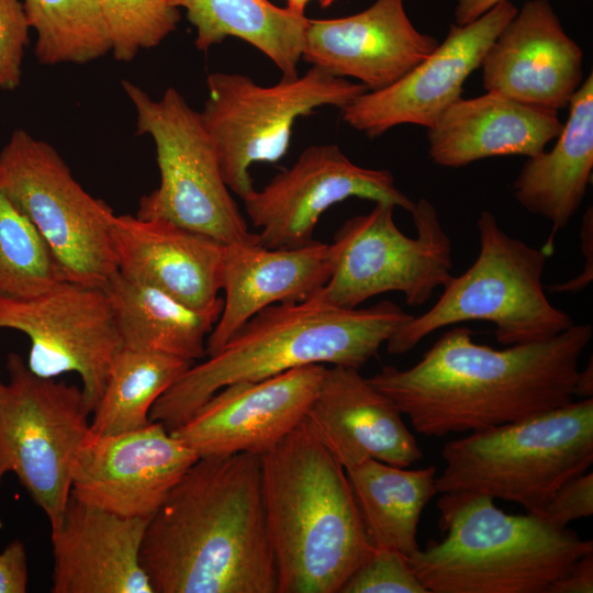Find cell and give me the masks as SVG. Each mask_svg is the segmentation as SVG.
<instances>
[{
    "label": "cell",
    "mask_w": 593,
    "mask_h": 593,
    "mask_svg": "<svg viewBox=\"0 0 593 593\" xmlns=\"http://www.w3.org/2000/svg\"><path fill=\"white\" fill-rule=\"evenodd\" d=\"M517 10L504 0L468 24H451L430 55L394 83L357 97L340 109L342 120L370 138L401 124L432 127L461 98L463 83Z\"/></svg>",
    "instance_id": "2e32d148"
},
{
    "label": "cell",
    "mask_w": 593,
    "mask_h": 593,
    "mask_svg": "<svg viewBox=\"0 0 593 593\" xmlns=\"http://www.w3.org/2000/svg\"><path fill=\"white\" fill-rule=\"evenodd\" d=\"M325 366L309 365L215 392L170 433L199 458L262 455L306 416Z\"/></svg>",
    "instance_id": "e0dca14e"
},
{
    "label": "cell",
    "mask_w": 593,
    "mask_h": 593,
    "mask_svg": "<svg viewBox=\"0 0 593 593\" xmlns=\"http://www.w3.org/2000/svg\"><path fill=\"white\" fill-rule=\"evenodd\" d=\"M119 61H131L142 49L158 46L180 21L169 0H98Z\"/></svg>",
    "instance_id": "1f68e13d"
},
{
    "label": "cell",
    "mask_w": 593,
    "mask_h": 593,
    "mask_svg": "<svg viewBox=\"0 0 593 593\" xmlns=\"http://www.w3.org/2000/svg\"><path fill=\"white\" fill-rule=\"evenodd\" d=\"M27 580L25 546L14 540L0 553V593H24Z\"/></svg>",
    "instance_id": "d590c367"
},
{
    "label": "cell",
    "mask_w": 593,
    "mask_h": 593,
    "mask_svg": "<svg viewBox=\"0 0 593 593\" xmlns=\"http://www.w3.org/2000/svg\"><path fill=\"white\" fill-rule=\"evenodd\" d=\"M438 44L436 37L414 26L404 0H376L348 16L309 19L302 59L376 91L406 75Z\"/></svg>",
    "instance_id": "d6986e66"
},
{
    "label": "cell",
    "mask_w": 593,
    "mask_h": 593,
    "mask_svg": "<svg viewBox=\"0 0 593 593\" xmlns=\"http://www.w3.org/2000/svg\"><path fill=\"white\" fill-rule=\"evenodd\" d=\"M501 1L504 0H457L454 10L455 23L458 25L468 24Z\"/></svg>",
    "instance_id": "f35d334b"
},
{
    "label": "cell",
    "mask_w": 593,
    "mask_h": 593,
    "mask_svg": "<svg viewBox=\"0 0 593 593\" xmlns=\"http://www.w3.org/2000/svg\"><path fill=\"white\" fill-rule=\"evenodd\" d=\"M456 326L407 369L384 366L368 378L411 421L415 432L444 437L529 418L573 401L579 359L591 324L496 349Z\"/></svg>",
    "instance_id": "6da1fadb"
},
{
    "label": "cell",
    "mask_w": 593,
    "mask_h": 593,
    "mask_svg": "<svg viewBox=\"0 0 593 593\" xmlns=\"http://www.w3.org/2000/svg\"><path fill=\"white\" fill-rule=\"evenodd\" d=\"M0 328L29 337L26 365L35 374L76 372L92 413L122 347L104 289L63 280L33 296H0Z\"/></svg>",
    "instance_id": "4fadbf2b"
},
{
    "label": "cell",
    "mask_w": 593,
    "mask_h": 593,
    "mask_svg": "<svg viewBox=\"0 0 593 593\" xmlns=\"http://www.w3.org/2000/svg\"><path fill=\"white\" fill-rule=\"evenodd\" d=\"M569 114L553 147L527 157L514 181V198L526 211L551 224L544 247L550 256L555 237L581 206L593 172V75L569 103Z\"/></svg>",
    "instance_id": "d4e9b609"
},
{
    "label": "cell",
    "mask_w": 593,
    "mask_h": 593,
    "mask_svg": "<svg viewBox=\"0 0 593 593\" xmlns=\"http://www.w3.org/2000/svg\"><path fill=\"white\" fill-rule=\"evenodd\" d=\"M437 506L443 539L409 557L428 593H545L593 551L574 530L506 514L488 495L443 493Z\"/></svg>",
    "instance_id": "5b68a950"
},
{
    "label": "cell",
    "mask_w": 593,
    "mask_h": 593,
    "mask_svg": "<svg viewBox=\"0 0 593 593\" xmlns=\"http://www.w3.org/2000/svg\"><path fill=\"white\" fill-rule=\"evenodd\" d=\"M593 514V473L584 472L563 483L539 516L558 527Z\"/></svg>",
    "instance_id": "e575fe53"
},
{
    "label": "cell",
    "mask_w": 593,
    "mask_h": 593,
    "mask_svg": "<svg viewBox=\"0 0 593 593\" xmlns=\"http://www.w3.org/2000/svg\"><path fill=\"white\" fill-rule=\"evenodd\" d=\"M111 240L116 269L125 278L160 289L198 309L223 301L224 244L161 219L114 214Z\"/></svg>",
    "instance_id": "603a6c76"
},
{
    "label": "cell",
    "mask_w": 593,
    "mask_h": 593,
    "mask_svg": "<svg viewBox=\"0 0 593 593\" xmlns=\"http://www.w3.org/2000/svg\"><path fill=\"white\" fill-rule=\"evenodd\" d=\"M480 68L486 92L558 112L583 82V52L548 0H529L488 47Z\"/></svg>",
    "instance_id": "ac0fdd59"
},
{
    "label": "cell",
    "mask_w": 593,
    "mask_h": 593,
    "mask_svg": "<svg viewBox=\"0 0 593 593\" xmlns=\"http://www.w3.org/2000/svg\"><path fill=\"white\" fill-rule=\"evenodd\" d=\"M345 470L373 546L411 557L419 549L421 515L437 493L436 468L407 470L367 459Z\"/></svg>",
    "instance_id": "83f0119b"
},
{
    "label": "cell",
    "mask_w": 593,
    "mask_h": 593,
    "mask_svg": "<svg viewBox=\"0 0 593 593\" xmlns=\"http://www.w3.org/2000/svg\"><path fill=\"white\" fill-rule=\"evenodd\" d=\"M440 493L514 502L539 515L553 493L593 462V398L448 441Z\"/></svg>",
    "instance_id": "8992f818"
},
{
    "label": "cell",
    "mask_w": 593,
    "mask_h": 593,
    "mask_svg": "<svg viewBox=\"0 0 593 593\" xmlns=\"http://www.w3.org/2000/svg\"><path fill=\"white\" fill-rule=\"evenodd\" d=\"M477 226L480 249L473 264L451 276L435 304L388 339L389 354L409 353L435 331L471 321L494 324L504 346L547 340L574 324L546 295L545 250L506 234L489 211L481 212Z\"/></svg>",
    "instance_id": "52a82bcc"
},
{
    "label": "cell",
    "mask_w": 593,
    "mask_h": 593,
    "mask_svg": "<svg viewBox=\"0 0 593 593\" xmlns=\"http://www.w3.org/2000/svg\"><path fill=\"white\" fill-rule=\"evenodd\" d=\"M286 1H287L286 8H288L294 13L305 15L304 14L305 8L311 0H286ZM316 1L320 3L322 8H327L337 0H316Z\"/></svg>",
    "instance_id": "60d3db41"
},
{
    "label": "cell",
    "mask_w": 593,
    "mask_h": 593,
    "mask_svg": "<svg viewBox=\"0 0 593 593\" xmlns=\"http://www.w3.org/2000/svg\"><path fill=\"white\" fill-rule=\"evenodd\" d=\"M260 465L277 593H340L376 548L345 468L305 418Z\"/></svg>",
    "instance_id": "3957f363"
},
{
    "label": "cell",
    "mask_w": 593,
    "mask_h": 593,
    "mask_svg": "<svg viewBox=\"0 0 593 593\" xmlns=\"http://www.w3.org/2000/svg\"><path fill=\"white\" fill-rule=\"evenodd\" d=\"M332 273L329 244L269 248L258 235L224 244L221 264L223 309L206 339V357L217 353L254 315L275 304L306 301Z\"/></svg>",
    "instance_id": "7402d4cb"
},
{
    "label": "cell",
    "mask_w": 593,
    "mask_h": 593,
    "mask_svg": "<svg viewBox=\"0 0 593 593\" xmlns=\"http://www.w3.org/2000/svg\"><path fill=\"white\" fill-rule=\"evenodd\" d=\"M36 34L35 56L46 66L83 65L111 52L98 0H21Z\"/></svg>",
    "instance_id": "f546056e"
},
{
    "label": "cell",
    "mask_w": 593,
    "mask_h": 593,
    "mask_svg": "<svg viewBox=\"0 0 593 593\" xmlns=\"http://www.w3.org/2000/svg\"><path fill=\"white\" fill-rule=\"evenodd\" d=\"M349 198L385 202L412 212L415 202L387 169L361 167L335 144L311 145L295 163L260 191L243 199L258 240L269 248H294L314 242L320 217Z\"/></svg>",
    "instance_id": "5bb4252c"
},
{
    "label": "cell",
    "mask_w": 593,
    "mask_h": 593,
    "mask_svg": "<svg viewBox=\"0 0 593 593\" xmlns=\"http://www.w3.org/2000/svg\"><path fill=\"white\" fill-rule=\"evenodd\" d=\"M0 180L45 239L65 280L103 289L118 271L111 206L80 186L51 144L22 128L0 152Z\"/></svg>",
    "instance_id": "7c38bea8"
},
{
    "label": "cell",
    "mask_w": 593,
    "mask_h": 593,
    "mask_svg": "<svg viewBox=\"0 0 593 593\" xmlns=\"http://www.w3.org/2000/svg\"><path fill=\"white\" fill-rule=\"evenodd\" d=\"M396 206L374 202L367 214L344 222L329 244L332 273L315 294L343 309L401 292L410 306L427 303L452 276V247L434 204L418 199L411 214L416 236L402 233L394 221Z\"/></svg>",
    "instance_id": "30bf717a"
},
{
    "label": "cell",
    "mask_w": 593,
    "mask_h": 593,
    "mask_svg": "<svg viewBox=\"0 0 593 593\" xmlns=\"http://www.w3.org/2000/svg\"><path fill=\"white\" fill-rule=\"evenodd\" d=\"M63 280L45 239L0 180V296H33Z\"/></svg>",
    "instance_id": "4dcf8cb0"
},
{
    "label": "cell",
    "mask_w": 593,
    "mask_h": 593,
    "mask_svg": "<svg viewBox=\"0 0 593 593\" xmlns=\"http://www.w3.org/2000/svg\"><path fill=\"white\" fill-rule=\"evenodd\" d=\"M305 419L345 469L367 459L406 468L423 458L399 407L354 367L325 366Z\"/></svg>",
    "instance_id": "ffe728a7"
},
{
    "label": "cell",
    "mask_w": 593,
    "mask_h": 593,
    "mask_svg": "<svg viewBox=\"0 0 593 593\" xmlns=\"http://www.w3.org/2000/svg\"><path fill=\"white\" fill-rule=\"evenodd\" d=\"M413 315L382 300L343 309L316 295L270 305L248 320L214 355L192 365L153 405L150 422L169 432L186 423L220 389L309 365L360 369Z\"/></svg>",
    "instance_id": "277c9868"
},
{
    "label": "cell",
    "mask_w": 593,
    "mask_h": 593,
    "mask_svg": "<svg viewBox=\"0 0 593 593\" xmlns=\"http://www.w3.org/2000/svg\"><path fill=\"white\" fill-rule=\"evenodd\" d=\"M193 365L158 353L121 347L92 411L90 430L98 435L133 432L150 423L155 402Z\"/></svg>",
    "instance_id": "f1b7e54d"
},
{
    "label": "cell",
    "mask_w": 593,
    "mask_h": 593,
    "mask_svg": "<svg viewBox=\"0 0 593 593\" xmlns=\"http://www.w3.org/2000/svg\"><path fill=\"white\" fill-rule=\"evenodd\" d=\"M592 357L583 370L578 371L574 384L573 396L581 400L593 398V363Z\"/></svg>",
    "instance_id": "ab89813d"
},
{
    "label": "cell",
    "mask_w": 593,
    "mask_h": 593,
    "mask_svg": "<svg viewBox=\"0 0 593 593\" xmlns=\"http://www.w3.org/2000/svg\"><path fill=\"white\" fill-rule=\"evenodd\" d=\"M0 379V482L12 472L51 528L70 495L71 468L91 414L81 388L30 370L16 353Z\"/></svg>",
    "instance_id": "8fae6325"
},
{
    "label": "cell",
    "mask_w": 593,
    "mask_h": 593,
    "mask_svg": "<svg viewBox=\"0 0 593 593\" xmlns=\"http://www.w3.org/2000/svg\"><path fill=\"white\" fill-rule=\"evenodd\" d=\"M198 459L159 422L112 435L89 428L72 463L70 495L119 516L149 519Z\"/></svg>",
    "instance_id": "9a60e30c"
},
{
    "label": "cell",
    "mask_w": 593,
    "mask_h": 593,
    "mask_svg": "<svg viewBox=\"0 0 593 593\" xmlns=\"http://www.w3.org/2000/svg\"><path fill=\"white\" fill-rule=\"evenodd\" d=\"M122 87L136 113L137 135L154 142L160 176L159 186L141 198L136 216L166 220L223 244L253 237L200 112L174 87L157 100L130 80Z\"/></svg>",
    "instance_id": "ba28073f"
},
{
    "label": "cell",
    "mask_w": 593,
    "mask_h": 593,
    "mask_svg": "<svg viewBox=\"0 0 593 593\" xmlns=\"http://www.w3.org/2000/svg\"><path fill=\"white\" fill-rule=\"evenodd\" d=\"M147 523L69 495L59 523L51 528V592L154 593L139 560Z\"/></svg>",
    "instance_id": "44dd1931"
},
{
    "label": "cell",
    "mask_w": 593,
    "mask_h": 593,
    "mask_svg": "<svg viewBox=\"0 0 593 593\" xmlns=\"http://www.w3.org/2000/svg\"><path fill=\"white\" fill-rule=\"evenodd\" d=\"M581 247L585 257L584 270L571 280L551 286L550 292L577 293L584 290L593 280V211L589 208L580 231Z\"/></svg>",
    "instance_id": "8d00e7d4"
},
{
    "label": "cell",
    "mask_w": 593,
    "mask_h": 593,
    "mask_svg": "<svg viewBox=\"0 0 593 593\" xmlns=\"http://www.w3.org/2000/svg\"><path fill=\"white\" fill-rule=\"evenodd\" d=\"M122 347L179 357L206 356V339L223 309L191 306L155 287L130 280L116 271L103 288Z\"/></svg>",
    "instance_id": "484cf974"
},
{
    "label": "cell",
    "mask_w": 593,
    "mask_h": 593,
    "mask_svg": "<svg viewBox=\"0 0 593 593\" xmlns=\"http://www.w3.org/2000/svg\"><path fill=\"white\" fill-rule=\"evenodd\" d=\"M562 126L558 112L501 93L460 98L427 128L428 156L447 168L495 156L533 157L557 138Z\"/></svg>",
    "instance_id": "cb8c5ba5"
},
{
    "label": "cell",
    "mask_w": 593,
    "mask_h": 593,
    "mask_svg": "<svg viewBox=\"0 0 593 593\" xmlns=\"http://www.w3.org/2000/svg\"><path fill=\"white\" fill-rule=\"evenodd\" d=\"M139 560L154 593H277L260 456L199 458L148 519Z\"/></svg>",
    "instance_id": "7a4b0ae2"
},
{
    "label": "cell",
    "mask_w": 593,
    "mask_h": 593,
    "mask_svg": "<svg viewBox=\"0 0 593 593\" xmlns=\"http://www.w3.org/2000/svg\"><path fill=\"white\" fill-rule=\"evenodd\" d=\"M202 122L216 149L224 181L242 200L255 190L249 167L277 163L288 152L294 122L316 108L343 109L368 91L361 83L311 68L269 87L246 75L213 72Z\"/></svg>",
    "instance_id": "9c48e42d"
},
{
    "label": "cell",
    "mask_w": 593,
    "mask_h": 593,
    "mask_svg": "<svg viewBox=\"0 0 593 593\" xmlns=\"http://www.w3.org/2000/svg\"><path fill=\"white\" fill-rule=\"evenodd\" d=\"M340 593H428L409 558L388 548H374L354 571Z\"/></svg>",
    "instance_id": "d6a6232c"
},
{
    "label": "cell",
    "mask_w": 593,
    "mask_h": 593,
    "mask_svg": "<svg viewBox=\"0 0 593 593\" xmlns=\"http://www.w3.org/2000/svg\"><path fill=\"white\" fill-rule=\"evenodd\" d=\"M194 26L195 46L208 51L227 37L247 42L281 71L299 76L309 19L268 0H169Z\"/></svg>",
    "instance_id": "4316f807"
},
{
    "label": "cell",
    "mask_w": 593,
    "mask_h": 593,
    "mask_svg": "<svg viewBox=\"0 0 593 593\" xmlns=\"http://www.w3.org/2000/svg\"><path fill=\"white\" fill-rule=\"evenodd\" d=\"M593 551L579 558L567 573L552 582L545 593H592Z\"/></svg>",
    "instance_id": "74e56055"
},
{
    "label": "cell",
    "mask_w": 593,
    "mask_h": 593,
    "mask_svg": "<svg viewBox=\"0 0 593 593\" xmlns=\"http://www.w3.org/2000/svg\"><path fill=\"white\" fill-rule=\"evenodd\" d=\"M29 30L21 0H0V88L3 90L12 91L21 83Z\"/></svg>",
    "instance_id": "836d02e7"
}]
</instances>
